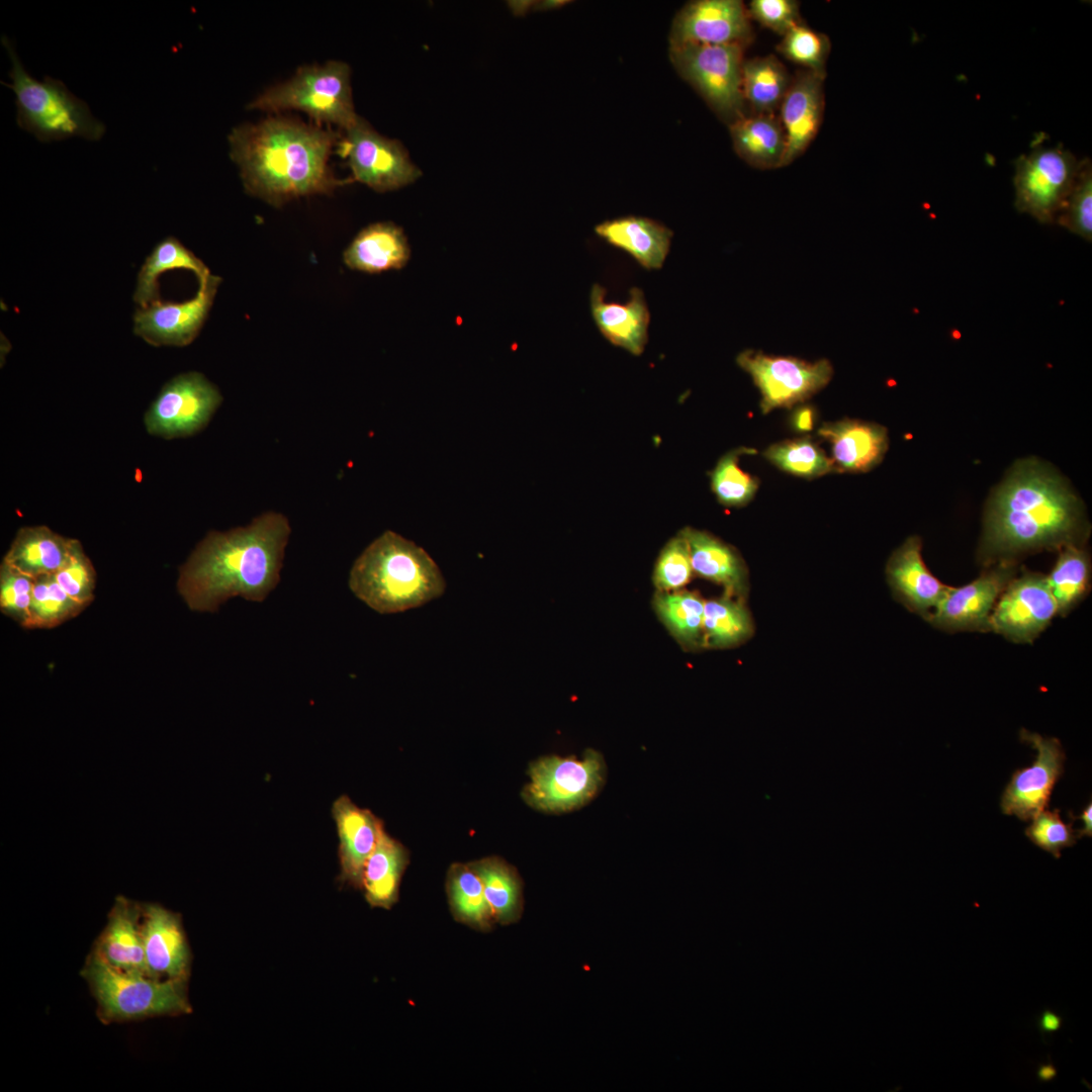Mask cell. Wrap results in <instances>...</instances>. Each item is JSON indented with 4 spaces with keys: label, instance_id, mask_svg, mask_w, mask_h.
I'll return each instance as SVG.
<instances>
[{
    "label": "cell",
    "instance_id": "cell-34",
    "mask_svg": "<svg viewBox=\"0 0 1092 1092\" xmlns=\"http://www.w3.org/2000/svg\"><path fill=\"white\" fill-rule=\"evenodd\" d=\"M446 892L453 918L480 932L491 931L496 922L485 898L482 882L469 862H455L447 873Z\"/></svg>",
    "mask_w": 1092,
    "mask_h": 1092
},
{
    "label": "cell",
    "instance_id": "cell-27",
    "mask_svg": "<svg viewBox=\"0 0 1092 1092\" xmlns=\"http://www.w3.org/2000/svg\"><path fill=\"white\" fill-rule=\"evenodd\" d=\"M411 257L407 238L401 228L389 221L375 222L361 230L343 253L352 270L378 274L403 268Z\"/></svg>",
    "mask_w": 1092,
    "mask_h": 1092
},
{
    "label": "cell",
    "instance_id": "cell-51",
    "mask_svg": "<svg viewBox=\"0 0 1092 1092\" xmlns=\"http://www.w3.org/2000/svg\"><path fill=\"white\" fill-rule=\"evenodd\" d=\"M1069 815L1071 817H1073L1074 819H1081L1082 822H1083V827L1080 830H1078V832L1076 834V837L1077 838H1081L1082 836L1091 837V835H1092V804H1091V801L1083 809V812H1082L1081 816H1078V817L1074 816L1071 812H1069Z\"/></svg>",
    "mask_w": 1092,
    "mask_h": 1092
},
{
    "label": "cell",
    "instance_id": "cell-9",
    "mask_svg": "<svg viewBox=\"0 0 1092 1092\" xmlns=\"http://www.w3.org/2000/svg\"><path fill=\"white\" fill-rule=\"evenodd\" d=\"M679 74L716 114L729 124L745 114L742 94L744 47L738 44L670 46Z\"/></svg>",
    "mask_w": 1092,
    "mask_h": 1092
},
{
    "label": "cell",
    "instance_id": "cell-28",
    "mask_svg": "<svg viewBox=\"0 0 1092 1092\" xmlns=\"http://www.w3.org/2000/svg\"><path fill=\"white\" fill-rule=\"evenodd\" d=\"M680 532L689 545L694 573L722 585L729 596L747 590V568L733 547L706 531L686 527Z\"/></svg>",
    "mask_w": 1092,
    "mask_h": 1092
},
{
    "label": "cell",
    "instance_id": "cell-46",
    "mask_svg": "<svg viewBox=\"0 0 1092 1092\" xmlns=\"http://www.w3.org/2000/svg\"><path fill=\"white\" fill-rule=\"evenodd\" d=\"M54 575L60 586L72 599L85 607L92 602L96 572L78 540L69 560Z\"/></svg>",
    "mask_w": 1092,
    "mask_h": 1092
},
{
    "label": "cell",
    "instance_id": "cell-24",
    "mask_svg": "<svg viewBox=\"0 0 1092 1092\" xmlns=\"http://www.w3.org/2000/svg\"><path fill=\"white\" fill-rule=\"evenodd\" d=\"M606 289L594 284L589 303L593 320L600 333L612 345L632 355L643 353L648 342L649 309L640 288L629 291L626 302L606 301Z\"/></svg>",
    "mask_w": 1092,
    "mask_h": 1092
},
{
    "label": "cell",
    "instance_id": "cell-18",
    "mask_svg": "<svg viewBox=\"0 0 1092 1092\" xmlns=\"http://www.w3.org/2000/svg\"><path fill=\"white\" fill-rule=\"evenodd\" d=\"M750 17L739 0H697L673 20L670 46L738 44L752 39Z\"/></svg>",
    "mask_w": 1092,
    "mask_h": 1092
},
{
    "label": "cell",
    "instance_id": "cell-25",
    "mask_svg": "<svg viewBox=\"0 0 1092 1092\" xmlns=\"http://www.w3.org/2000/svg\"><path fill=\"white\" fill-rule=\"evenodd\" d=\"M818 435L829 442L838 472H866L877 466L888 449L887 429L875 423L842 419L823 423Z\"/></svg>",
    "mask_w": 1092,
    "mask_h": 1092
},
{
    "label": "cell",
    "instance_id": "cell-11",
    "mask_svg": "<svg viewBox=\"0 0 1092 1092\" xmlns=\"http://www.w3.org/2000/svg\"><path fill=\"white\" fill-rule=\"evenodd\" d=\"M736 362L759 390L762 414L806 401L823 389L833 376V367L826 359L809 362L792 356L744 350L738 354Z\"/></svg>",
    "mask_w": 1092,
    "mask_h": 1092
},
{
    "label": "cell",
    "instance_id": "cell-53",
    "mask_svg": "<svg viewBox=\"0 0 1092 1092\" xmlns=\"http://www.w3.org/2000/svg\"><path fill=\"white\" fill-rule=\"evenodd\" d=\"M566 3L567 1L564 0H545L535 2L534 6L536 7V10H549L563 6Z\"/></svg>",
    "mask_w": 1092,
    "mask_h": 1092
},
{
    "label": "cell",
    "instance_id": "cell-14",
    "mask_svg": "<svg viewBox=\"0 0 1092 1092\" xmlns=\"http://www.w3.org/2000/svg\"><path fill=\"white\" fill-rule=\"evenodd\" d=\"M1058 615L1045 575L1025 572L1013 577L1000 595L990 618L991 631L1015 643H1031Z\"/></svg>",
    "mask_w": 1092,
    "mask_h": 1092
},
{
    "label": "cell",
    "instance_id": "cell-48",
    "mask_svg": "<svg viewBox=\"0 0 1092 1092\" xmlns=\"http://www.w3.org/2000/svg\"><path fill=\"white\" fill-rule=\"evenodd\" d=\"M747 11L750 19L782 36L803 22L794 0H752Z\"/></svg>",
    "mask_w": 1092,
    "mask_h": 1092
},
{
    "label": "cell",
    "instance_id": "cell-10",
    "mask_svg": "<svg viewBox=\"0 0 1092 1092\" xmlns=\"http://www.w3.org/2000/svg\"><path fill=\"white\" fill-rule=\"evenodd\" d=\"M1014 205L1041 223H1053L1062 211L1075 183L1080 160L1060 144L1037 143L1014 162Z\"/></svg>",
    "mask_w": 1092,
    "mask_h": 1092
},
{
    "label": "cell",
    "instance_id": "cell-30",
    "mask_svg": "<svg viewBox=\"0 0 1092 1092\" xmlns=\"http://www.w3.org/2000/svg\"><path fill=\"white\" fill-rule=\"evenodd\" d=\"M729 125L734 150L747 164L762 170L783 167L787 143L776 113H745Z\"/></svg>",
    "mask_w": 1092,
    "mask_h": 1092
},
{
    "label": "cell",
    "instance_id": "cell-32",
    "mask_svg": "<svg viewBox=\"0 0 1092 1092\" xmlns=\"http://www.w3.org/2000/svg\"><path fill=\"white\" fill-rule=\"evenodd\" d=\"M174 269L191 270L199 283L211 274L204 262L176 238H165L155 246L140 269L133 301L140 307H146L161 300L159 278L163 273Z\"/></svg>",
    "mask_w": 1092,
    "mask_h": 1092
},
{
    "label": "cell",
    "instance_id": "cell-49",
    "mask_svg": "<svg viewBox=\"0 0 1092 1092\" xmlns=\"http://www.w3.org/2000/svg\"><path fill=\"white\" fill-rule=\"evenodd\" d=\"M791 422L796 431L808 432L813 429L815 411L809 405H802L793 413Z\"/></svg>",
    "mask_w": 1092,
    "mask_h": 1092
},
{
    "label": "cell",
    "instance_id": "cell-40",
    "mask_svg": "<svg viewBox=\"0 0 1092 1092\" xmlns=\"http://www.w3.org/2000/svg\"><path fill=\"white\" fill-rule=\"evenodd\" d=\"M86 607L72 599L57 582L54 574L34 578L25 628L49 629L76 616Z\"/></svg>",
    "mask_w": 1092,
    "mask_h": 1092
},
{
    "label": "cell",
    "instance_id": "cell-7",
    "mask_svg": "<svg viewBox=\"0 0 1092 1092\" xmlns=\"http://www.w3.org/2000/svg\"><path fill=\"white\" fill-rule=\"evenodd\" d=\"M351 70L342 61L300 67L285 82L267 88L249 104L250 109L305 112L317 123L336 124L343 130L359 118L351 89Z\"/></svg>",
    "mask_w": 1092,
    "mask_h": 1092
},
{
    "label": "cell",
    "instance_id": "cell-44",
    "mask_svg": "<svg viewBox=\"0 0 1092 1092\" xmlns=\"http://www.w3.org/2000/svg\"><path fill=\"white\" fill-rule=\"evenodd\" d=\"M694 574L689 545L679 532L660 551L655 562L653 582L659 592L678 590Z\"/></svg>",
    "mask_w": 1092,
    "mask_h": 1092
},
{
    "label": "cell",
    "instance_id": "cell-37",
    "mask_svg": "<svg viewBox=\"0 0 1092 1092\" xmlns=\"http://www.w3.org/2000/svg\"><path fill=\"white\" fill-rule=\"evenodd\" d=\"M705 601L696 593L658 592L654 609L680 644L689 648L704 646L703 620Z\"/></svg>",
    "mask_w": 1092,
    "mask_h": 1092
},
{
    "label": "cell",
    "instance_id": "cell-3",
    "mask_svg": "<svg viewBox=\"0 0 1092 1092\" xmlns=\"http://www.w3.org/2000/svg\"><path fill=\"white\" fill-rule=\"evenodd\" d=\"M1080 504L1061 477L1036 461L1018 464L988 508L981 553L985 560L1076 544Z\"/></svg>",
    "mask_w": 1092,
    "mask_h": 1092
},
{
    "label": "cell",
    "instance_id": "cell-5",
    "mask_svg": "<svg viewBox=\"0 0 1092 1092\" xmlns=\"http://www.w3.org/2000/svg\"><path fill=\"white\" fill-rule=\"evenodd\" d=\"M80 976L96 1003V1016L103 1024L154 1017L190 1014L192 1005L188 983L119 971L91 950Z\"/></svg>",
    "mask_w": 1092,
    "mask_h": 1092
},
{
    "label": "cell",
    "instance_id": "cell-16",
    "mask_svg": "<svg viewBox=\"0 0 1092 1092\" xmlns=\"http://www.w3.org/2000/svg\"><path fill=\"white\" fill-rule=\"evenodd\" d=\"M1020 739L1037 750L1036 759L1030 766L1013 772L1001 796L1000 807L1002 813L1028 821L1046 809L1064 771L1066 755L1057 738L1021 729Z\"/></svg>",
    "mask_w": 1092,
    "mask_h": 1092
},
{
    "label": "cell",
    "instance_id": "cell-31",
    "mask_svg": "<svg viewBox=\"0 0 1092 1092\" xmlns=\"http://www.w3.org/2000/svg\"><path fill=\"white\" fill-rule=\"evenodd\" d=\"M408 861L407 849L383 830L362 874L361 890L371 907L388 910L398 901Z\"/></svg>",
    "mask_w": 1092,
    "mask_h": 1092
},
{
    "label": "cell",
    "instance_id": "cell-1",
    "mask_svg": "<svg viewBox=\"0 0 1092 1092\" xmlns=\"http://www.w3.org/2000/svg\"><path fill=\"white\" fill-rule=\"evenodd\" d=\"M290 533L288 519L272 511L247 526L209 532L180 566L178 593L196 612H215L235 597L263 602L280 581Z\"/></svg>",
    "mask_w": 1092,
    "mask_h": 1092
},
{
    "label": "cell",
    "instance_id": "cell-41",
    "mask_svg": "<svg viewBox=\"0 0 1092 1092\" xmlns=\"http://www.w3.org/2000/svg\"><path fill=\"white\" fill-rule=\"evenodd\" d=\"M753 453L754 449L738 447L724 454L715 465L710 475L711 488L721 505L740 508L755 496L758 479L739 466L741 455Z\"/></svg>",
    "mask_w": 1092,
    "mask_h": 1092
},
{
    "label": "cell",
    "instance_id": "cell-4",
    "mask_svg": "<svg viewBox=\"0 0 1092 1092\" xmlns=\"http://www.w3.org/2000/svg\"><path fill=\"white\" fill-rule=\"evenodd\" d=\"M349 587L374 611L392 614L440 597L445 580L423 548L395 532L385 531L353 563Z\"/></svg>",
    "mask_w": 1092,
    "mask_h": 1092
},
{
    "label": "cell",
    "instance_id": "cell-50",
    "mask_svg": "<svg viewBox=\"0 0 1092 1092\" xmlns=\"http://www.w3.org/2000/svg\"><path fill=\"white\" fill-rule=\"evenodd\" d=\"M1062 1024V1016L1050 1009H1044L1036 1018V1026L1042 1037L1045 1033H1055L1060 1030Z\"/></svg>",
    "mask_w": 1092,
    "mask_h": 1092
},
{
    "label": "cell",
    "instance_id": "cell-47",
    "mask_svg": "<svg viewBox=\"0 0 1092 1092\" xmlns=\"http://www.w3.org/2000/svg\"><path fill=\"white\" fill-rule=\"evenodd\" d=\"M1072 824L1073 819L1068 824L1062 820L1058 809H1044L1032 819L1025 829V835L1033 844L1060 858L1063 848L1076 843Z\"/></svg>",
    "mask_w": 1092,
    "mask_h": 1092
},
{
    "label": "cell",
    "instance_id": "cell-52",
    "mask_svg": "<svg viewBox=\"0 0 1092 1092\" xmlns=\"http://www.w3.org/2000/svg\"><path fill=\"white\" fill-rule=\"evenodd\" d=\"M1036 1077L1039 1082L1045 1083L1057 1077V1069L1053 1063H1043L1036 1069Z\"/></svg>",
    "mask_w": 1092,
    "mask_h": 1092
},
{
    "label": "cell",
    "instance_id": "cell-23",
    "mask_svg": "<svg viewBox=\"0 0 1092 1092\" xmlns=\"http://www.w3.org/2000/svg\"><path fill=\"white\" fill-rule=\"evenodd\" d=\"M886 574L894 596L925 620L949 589L926 567L921 555V540L916 536L909 537L893 552Z\"/></svg>",
    "mask_w": 1092,
    "mask_h": 1092
},
{
    "label": "cell",
    "instance_id": "cell-26",
    "mask_svg": "<svg viewBox=\"0 0 1092 1092\" xmlns=\"http://www.w3.org/2000/svg\"><path fill=\"white\" fill-rule=\"evenodd\" d=\"M595 233L648 270L662 267L673 235L660 222L635 215L605 220L596 225Z\"/></svg>",
    "mask_w": 1092,
    "mask_h": 1092
},
{
    "label": "cell",
    "instance_id": "cell-20",
    "mask_svg": "<svg viewBox=\"0 0 1092 1092\" xmlns=\"http://www.w3.org/2000/svg\"><path fill=\"white\" fill-rule=\"evenodd\" d=\"M331 811L339 837L338 883L361 889L363 870L384 830L383 822L370 810L358 807L347 795L336 799Z\"/></svg>",
    "mask_w": 1092,
    "mask_h": 1092
},
{
    "label": "cell",
    "instance_id": "cell-21",
    "mask_svg": "<svg viewBox=\"0 0 1092 1092\" xmlns=\"http://www.w3.org/2000/svg\"><path fill=\"white\" fill-rule=\"evenodd\" d=\"M824 78L807 70L792 78L779 108V118L786 135L784 165L798 159L816 138L825 106Z\"/></svg>",
    "mask_w": 1092,
    "mask_h": 1092
},
{
    "label": "cell",
    "instance_id": "cell-35",
    "mask_svg": "<svg viewBox=\"0 0 1092 1092\" xmlns=\"http://www.w3.org/2000/svg\"><path fill=\"white\" fill-rule=\"evenodd\" d=\"M792 78L774 55L745 60L742 66V94L751 113L774 114L791 85Z\"/></svg>",
    "mask_w": 1092,
    "mask_h": 1092
},
{
    "label": "cell",
    "instance_id": "cell-45",
    "mask_svg": "<svg viewBox=\"0 0 1092 1092\" xmlns=\"http://www.w3.org/2000/svg\"><path fill=\"white\" fill-rule=\"evenodd\" d=\"M34 578L2 561L0 566V610L25 628Z\"/></svg>",
    "mask_w": 1092,
    "mask_h": 1092
},
{
    "label": "cell",
    "instance_id": "cell-6",
    "mask_svg": "<svg viewBox=\"0 0 1092 1092\" xmlns=\"http://www.w3.org/2000/svg\"><path fill=\"white\" fill-rule=\"evenodd\" d=\"M1 42L11 61V83H1L16 95V122L20 128L42 143L71 136L99 141L103 136L105 125L91 114L86 102L60 80L50 76L42 81L34 79L24 69L11 40L3 35Z\"/></svg>",
    "mask_w": 1092,
    "mask_h": 1092
},
{
    "label": "cell",
    "instance_id": "cell-13",
    "mask_svg": "<svg viewBox=\"0 0 1092 1092\" xmlns=\"http://www.w3.org/2000/svg\"><path fill=\"white\" fill-rule=\"evenodd\" d=\"M344 131L339 153L347 159L353 180L377 192H386L404 187L421 176L403 146L378 133L362 117Z\"/></svg>",
    "mask_w": 1092,
    "mask_h": 1092
},
{
    "label": "cell",
    "instance_id": "cell-19",
    "mask_svg": "<svg viewBox=\"0 0 1092 1092\" xmlns=\"http://www.w3.org/2000/svg\"><path fill=\"white\" fill-rule=\"evenodd\" d=\"M142 933L151 976L189 981L192 952L181 915L159 903H142Z\"/></svg>",
    "mask_w": 1092,
    "mask_h": 1092
},
{
    "label": "cell",
    "instance_id": "cell-33",
    "mask_svg": "<svg viewBox=\"0 0 1092 1092\" xmlns=\"http://www.w3.org/2000/svg\"><path fill=\"white\" fill-rule=\"evenodd\" d=\"M479 876L496 924L517 923L523 914V881L513 866L497 856L469 862Z\"/></svg>",
    "mask_w": 1092,
    "mask_h": 1092
},
{
    "label": "cell",
    "instance_id": "cell-2",
    "mask_svg": "<svg viewBox=\"0 0 1092 1092\" xmlns=\"http://www.w3.org/2000/svg\"><path fill=\"white\" fill-rule=\"evenodd\" d=\"M337 142L332 129L285 116L243 123L229 134L230 156L240 168L245 190L273 206L330 194L346 183L329 165Z\"/></svg>",
    "mask_w": 1092,
    "mask_h": 1092
},
{
    "label": "cell",
    "instance_id": "cell-15",
    "mask_svg": "<svg viewBox=\"0 0 1092 1092\" xmlns=\"http://www.w3.org/2000/svg\"><path fill=\"white\" fill-rule=\"evenodd\" d=\"M220 283V277L210 274L188 300H159L138 308L133 314L134 335L155 347L189 345L203 327Z\"/></svg>",
    "mask_w": 1092,
    "mask_h": 1092
},
{
    "label": "cell",
    "instance_id": "cell-43",
    "mask_svg": "<svg viewBox=\"0 0 1092 1092\" xmlns=\"http://www.w3.org/2000/svg\"><path fill=\"white\" fill-rule=\"evenodd\" d=\"M1057 222L1087 242L1092 240V165L1080 161L1079 171Z\"/></svg>",
    "mask_w": 1092,
    "mask_h": 1092
},
{
    "label": "cell",
    "instance_id": "cell-17",
    "mask_svg": "<svg viewBox=\"0 0 1092 1092\" xmlns=\"http://www.w3.org/2000/svg\"><path fill=\"white\" fill-rule=\"evenodd\" d=\"M1015 573V564L1002 560L966 585L949 587L926 621L948 632L991 631L992 611Z\"/></svg>",
    "mask_w": 1092,
    "mask_h": 1092
},
{
    "label": "cell",
    "instance_id": "cell-38",
    "mask_svg": "<svg viewBox=\"0 0 1092 1092\" xmlns=\"http://www.w3.org/2000/svg\"><path fill=\"white\" fill-rule=\"evenodd\" d=\"M1091 566L1087 553L1077 544L1063 547L1058 560L1045 576L1056 601L1058 615L1066 616L1087 595Z\"/></svg>",
    "mask_w": 1092,
    "mask_h": 1092
},
{
    "label": "cell",
    "instance_id": "cell-22",
    "mask_svg": "<svg viewBox=\"0 0 1092 1092\" xmlns=\"http://www.w3.org/2000/svg\"><path fill=\"white\" fill-rule=\"evenodd\" d=\"M90 950L119 971L153 978L145 957L142 902L117 896Z\"/></svg>",
    "mask_w": 1092,
    "mask_h": 1092
},
{
    "label": "cell",
    "instance_id": "cell-29",
    "mask_svg": "<svg viewBox=\"0 0 1092 1092\" xmlns=\"http://www.w3.org/2000/svg\"><path fill=\"white\" fill-rule=\"evenodd\" d=\"M76 542L47 526L22 527L3 561L33 578L54 574L69 560Z\"/></svg>",
    "mask_w": 1092,
    "mask_h": 1092
},
{
    "label": "cell",
    "instance_id": "cell-12",
    "mask_svg": "<svg viewBox=\"0 0 1092 1092\" xmlns=\"http://www.w3.org/2000/svg\"><path fill=\"white\" fill-rule=\"evenodd\" d=\"M222 401L218 388L190 371L169 380L145 415L149 434L165 439L192 436L210 421Z\"/></svg>",
    "mask_w": 1092,
    "mask_h": 1092
},
{
    "label": "cell",
    "instance_id": "cell-36",
    "mask_svg": "<svg viewBox=\"0 0 1092 1092\" xmlns=\"http://www.w3.org/2000/svg\"><path fill=\"white\" fill-rule=\"evenodd\" d=\"M703 633L704 646L729 648L752 635L753 623L743 603L727 596L705 602Z\"/></svg>",
    "mask_w": 1092,
    "mask_h": 1092
},
{
    "label": "cell",
    "instance_id": "cell-39",
    "mask_svg": "<svg viewBox=\"0 0 1092 1092\" xmlns=\"http://www.w3.org/2000/svg\"><path fill=\"white\" fill-rule=\"evenodd\" d=\"M763 457L779 469L798 477L812 479L838 472L832 459L809 437L775 443L763 451Z\"/></svg>",
    "mask_w": 1092,
    "mask_h": 1092
},
{
    "label": "cell",
    "instance_id": "cell-8",
    "mask_svg": "<svg viewBox=\"0 0 1092 1092\" xmlns=\"http://www.w3.org/2000/svg\"><path fill=\"white\" fill-rule=\"evenodd\" d=\"M522 797L537 811L560 814L593 801L605 786L607 765L599 751L587 748L582 759L547 755L533 761Z\"/></svg>",
    "mask_w": 1092,
    "mask_h": 1092
},
{
    "label": "cell",
    "instance_id": "cell-42",
    "mask_svg": "<svg viewBox=\"0 0 1092 1092\" xmlns=\"http://www.w3.org/2000/svg\"><path fill=\"white\" fill-rule=\"evenodd\" d=\"M830 48V39L826 34L802 22L783 35L777 51L787 60L825 79Z\"/></svg>",
    "mask_w": 1092,
    "mask_h": 1092
},
{
    "label": "cell",
    "instance_id": "cell-54",
    "mask_svg": "<svg viewBox=\"0 0 1092 1092\" xmlns=\"http://www.w3.org/2000/svg\"><path fill=\"white\" fill-rule=\"evenodd\" d=\"M514 3L516 4L511 3V6L513 7V11L517 14L528 11V9L535 4L533 1H518Z\"/></svg>",
    "mask_w": 1092,
    "mask_h": 1092
}]
</instances>
